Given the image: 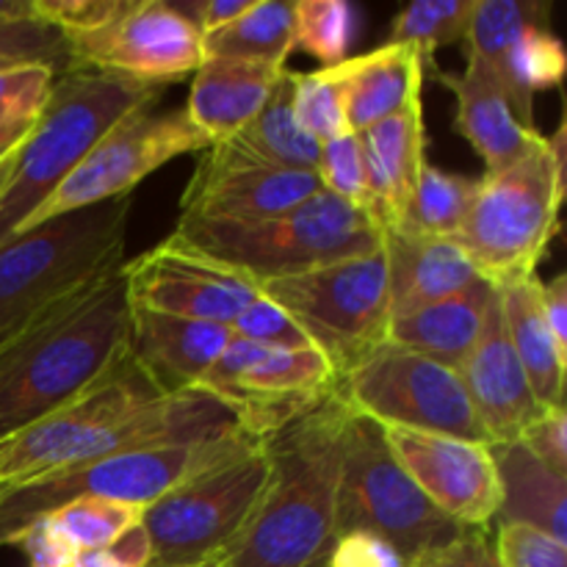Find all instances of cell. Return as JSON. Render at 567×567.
<instances>
[{
    "label": "cell",
    "mask_w": 567,
    "mask_h": 567,
    "mask_svg": "<svg viewBox=\"0 0 567 567\" xmlns=\"http://www.w3.org/2000/svg\"><path fill=\"white\" fill-rule=\"evenodd\" d=\"M125 264L78 288L0 343V443L86 391L127 352Z\"/></svg>",
    "instance_id": "obj_1"
},
{
    "label": "cell",
    "mask_w": 567,
    "mask_h": 567,
    "mask_svg": "<svg viewBox=\"0 0 567 567\" xmlns=\"http://www.w3.org/2000/svg\"><path fill=\"white\" fill-rule=\"evenodd\" d=\"M338 393L266 437L269 482L241 535L216 567H324L338 537L343 430Z\"/></svg>",
    "instance_id": "obj_2"
},
{
    "label": "cell",
    "mask_w": 567,
    "mask_h": 567,
    "mask_svg": "<svg viewBox=\"0 0 567 567\" xmlns=\"http://www.w3.org/2000/svg\"><path fill=\"white\" fill-rule=\"evenodd\" d=\"M161 86L70 70L55 78L48 105L14 155V166L0 192V247L20 236L31 216L59 192L89 150L125 116L153 109Z\"/></svg>",
    "instance_id": "obj_3"
},
{
    "label": "cell",
    "mask_w": 567,
    "mask_h": 567,
    "mask_svg": "<svg viewBox=\"0 0 567 567\" xmlns=\"http://www.w3.org/2000/svg\"><path fill=\"white\" fill-rule=\"evenodd\" d=\"M131 197L61 214L0 247V343L55 302L125 264Z\"/></svg>",
    "instance_id": "obj_4"
},
{
    "label": "cell",
    "mask_w": 567,
    "mask_h": 567,
    "mask_svg": "<svg viewBox=\"0 0 567 567\" xmlns=\"http://www.w3.org/2000/svg\"><path fill=\"white\" fill-rule=\"evenodd\" d=\"M172 236L241 271L258 286L382 249V227L374 216L324 188L271 219L249 225L181 219Z\"/></svg>",
    "instance_id": "obj_5"
},
{
    "label": "cell",
    "mask_w": 567,
    "mask_h": 567,
    "mask_svg": "<svg viewBox=\"0 0 567 567\" xmlns=\"http://www.w3.org/2000/svg\"><path fill=\"white\" fill-rule=\"evenodd\" d=\"M264 441L238 426L208 441L138 449L28 482L0 496V548L14 546L28 526L83 496L131 504L144 513L188 476L238 457Z\"/></svg>",
    "instance_id": "obj_6"
},
{
    "label": "cell",
    "mask_w": 567,
    "mask_h": 567,
    "mask_svg": "<svg viewBox=\"0 0 567 567\" xmlns=\"http://www.w3.org/2000/svg\"><path fill=\"white\" fill-rule=\"evenodd\" d=\"M567 181L557 175L546 138L518 164L480 177L474 205L454 244L482 280L502 288L535 277L537 264L559 233Z\"/></svg>",
    "instance_id": "obj_7"
},
{
    "label": "cell",
    "mask_w": 567,
    "mask_h": 567,
    "mask_svg": "<svg viewBox=\"0 0 567 567\" xmlns=\"http://www.w3.org/2000/svg\"><path fill=\"white\" fill-rule=\"evenodd\" d=\"M336 526L338 537L354 532L380 537L396 548L410 567L465 532L410 480L388 446L385 430L352 410L343 430Z\"/></svg>",
    "instance_id": "obj_8"
},
{
    "label": "cell",
    "mask_w": 567,
    "mask_h": 567,
    "mask_svg": "<svg viewBox=\"0 0 567 567\" xmlns=\"http://www.w3.org/2000/svg\"><path fill=\"white\" fill-rule=\"evenodd\" d=\"M260 293L286 310L310 347L324 354L336 380L388 341L393 313L382 249L266 280L260 282Z\"/></svg>",
    "instance_id": "obj_9"
},
{
    "label": "cell",
    "mask_w": 567,
    "mask_h": 567,
    "mask_svg": "<svg viewBox=\"0 0 567 567\" xmlns=\"http://www.w3.org/2000/svg\"><path fill=\"white\" fill-rule=\"evenodd\" d=\"M266 441L188 476L142 513L155 567L216 563L252 518L269 482Z\"/></svg>",
    "instance_id": "obj_10"
},
{
    "label": "cell",
    "mask_w": 567,
    "mask_h": 567,
    "mask_svg": "<svg viewBox=\"0 0 567 567\" xmlns=\"http://www.w3.org/2000/svg\"><path fill=\"white\" fill-rule=\"evenodd\" d=\"M164 396L169 393L161 391L131 352H125L86 391L0 443V496L89 463L94 446L109 432Z\"/></svg>",
    "instance_id": "obj_11"
},
{
    "label": "cell",
    "mask_w": 567,
    "mask_h": 567,
    "mask_svg": "<svg viewBox=\"0 0 567 567\" xmlns=\"http://www.w3.org/2000/svg\"><path fill=\"white\" fill-rule=\"evenodd\" d=\"M336 393L352 413L380 426L432 432L491 446L485 426L457 371L385 341L363 363L336 380Z\"/></svg>",
    "instance_id": "obj_12"
},
{
    "label": "cell",
    "mask_w": 567,
    "mask_h": 567,
    "mask_svg": "<svg viewBox=\"0 0 567 567\" xmlns=\"http://www.w3.org/2000/svg\"><path fill=\"white\" fill-rule=\"evenodd\" d=\"M197 388L219 399L244 432L269 437L332 396L336 371L313 347L266 349L233 336Z\"/></svg>",
    "instance_id": "obj_13"
},
{
    "label": "cell",
    "mask_w": 567,
    "mask_h": 567,
    "mask_svg": "<svg viewBox=\"0 0 567 567\" xmlns=\"http://www.w3.org/2000/svg\"><path fill=\"white\" fill-rule=\"evenodd\" d=\"M210 147L186 111L153 114L142 109L116 122L59 186V192L31 216L22 233L61 214L103 205L109 199L131 197L133 188L169 161Z\"/></svg>",
    "instance_id": "obj_14"
},
{
    "label": "cell",
    "mask_w": 567,
    "mask_h": 567,
    "mask_svg": "<svg viewBox=\"0 0 567 567\" xmlns=\"http://www.w3.org/2000/svg\"><path fill=\"white\" fill-rule=\"evenodd\" d=\"M70 70L109 72L164 86L194 75L203 64V33L181 9L161 0H136L111 25L81 37H64Z\"/></svg>",
    "instance_id": "obj_15"
},
{
    "label": "cell",
    "mask_w": 567,
    "mask_h": 567,
    "mask_svg": "<svg viewBox=\"0 0 567 567\" xmlns=\"http://www.w3.org/2000/svg\"><path fill=\"white\" fill-rule=\"evenodd\" d=\"M125 286L136 308L221 327H233L260 297L258 282L175 236L142 258L127 260Z\"/></svg>",
    "instance_id": "obj_16"
},
{
    "label": "cell",
    "mask_w": 567,
    "mask_h": 567,
    "mask_svg": "<svg viewBox=\"0 0 567 567\" xmlns=\"http://www.w3.org/2000/svg\"><path fill=\"white\" fill-rule=\"evenodd\" d=\"M321 192L316 172L275 169L230 144H210L181 197V219L205 225H249L271 219Z\"/></svg>",
    "instance_id": "obj_17"
},
{
    "label": "cell",
    "mask_w": 567,
    "mask_h": 567,
    "mask_svg": "<svg viewBox=\"0 0 567 567\" xmlns=\"http://www.w3.org/2000/svg\"><path fill=\"white\" fill-rule=\"evenodd\" d=\"M393 457L419 491L463 529H482L502 507L491 446L432 432L382 426Z\"/></svg>",
    "instance_id": "obj_18"
},
{
    "label": "cell",
    "mask_w": 567,
    "mask_h": 567,
    "mask_svg": "<svg viewBox=\"0 0 567 567\" xmlns=\"http://www.w3.org/2000/svg\"><path fill=\"white\" fill-rule=\"evenodd\" d=\"M457 377L491 437V449L518 443L526 426L546 410L537 404L524 365L509 341L498 293L487 316L485 332L474 352L457 369Z\"/></svg>",
    "instance_id": "obj_19"
},
{
    "label": "cell",
    "mask_w": 567,
    "mask_h": 567,
    "mask_svg": "<svg viewBox=\"0 0 567 567\" xmlns=\"http://www.w3.org/2000/svg\"><path fill=\"white\" fill-rule=\"evenodd\" d=\"M363 155L369 210L377 225L396 230L404 225L415 186L426 166V131L421 100L404 105L399 114L358 133Z\"/></svg>",
    "instance_id": "obj_20"
},
{
    "label": "cell",
    "mask_w": 567,
    "mask_h": 567,
    "mask_svg": "<svg viewBox=\"0 0 567 567\" xmlns=\"http://www.w3.org/2000/svg\"><path fill=\"white\" fill-rule=\"evenodd\" d=\"M233 330L131 305L127 352L164 393L192 391L214 369Z\"/></svg>",
    "instance_id": "obj_21"
},
{
    "label": "cell",
    "mask_w": 567,
    "mask_h": 567,
    "mask_svg": "<svg viewBox=\"0 0 567 567\" xmlns=\"http://www.w3.org/2000/svg\"><path fill=\"white\" fill-rule=\"evenodd\" d=\"M382 252H385L393 316L413 313L482 282L480 271L454 244V238L419 236L396 227L382 233Z\"/></svg>",
    "instance_id": "obj_22"
},
{
    "label": "cell",
    "mask_w": 567,
    "mask_h": 567,
    "mask_svg": "<svg viewBox=\"0 0 567 567\" xmlns=\"http://www.w3.org/2000/svg\"><path fill=\"white\" fill-rule=\"evenodd\" d=\"M441 81L457 100L454 125L463 133L465 142L482 155L485 172H498L518 164L520 158L535 153L546 138L515 120L502 89L474 50L465 53V70L460 75L441 72Z\"/></svg>",
    "instance_id": "obj_23"
},
{
    "label": "cell",
    "mask_w": 567,
    "mask_h": 567,
    "mask_svg": "<svg viewBox=\"0 0 567 567\" xmlns=\"http://www.w3.org/2000/svg\"><path fill=\"white\" fill-rule=\"evenodd\" d=\"M282 75L286 66L205 55L194 70L188 105L183 111L210 144L227 142L264 111Z\"/></svg>",
    "instance_id": "obj_24"
},
{
    "label": "cell",
    "mask_w": 567,
    "mask_h": 567,
    "mask_svg": "<svg viewBox=\"0 0 567 567\" xmlns=\"http://www.w3.org/2000/svg\"><path fill=\"white\" fill-rule=\"evenodd\" d=\"M496 293V286L482 280L468 291L454 293L413 313L391 316L388 341L457 371L480 343Z\"/></svg>",
    "instance_id": "obj_25"
},
{
    "label": "cell",
    "mask_w": 567,
    "mask_h": 567,
    "mask_svg": "<svg viewBox=\"0 0 567 567\" xmlns=\"http://www.w3.org/2000/svg\"><path fill=\"white\" fill-rule=\"evenodd\" d=\"M349 131L360 133L404 105L421 100L424 55L408 44H382L358 59L341 61Z\"/></svg>",
    "instance_id": "obj_26"
},
{
    "label": "cell",
    "mask_w": 567,
    "mask_h": 567,
    "mask_svg": "<svg viewBox=\"0 0 567 567\" xmlns=\"http://www.w3.org/2000/svg\"><path fill=\"white\" fill-rule=\"evenodd\" d=\"M491 454L502 485L498 524L532 526L567 543V476L543 465L520 441L493 446Z\"/></svg>",
    "instance_id": "obj_27"
},
{
    "label": "cell",
    "mask_w": 567,
    "mask_h": 567,
    "mask_svg": "<svg viewBox=\"0 0 567 567\" xmlns=\"http://www.w3.org/2000/svg\"><path fill=\"white\" fill-rule=\"evenodd\" d=\"M540 277L507 282L498 288L504 324L518 354L524 374L529 380L540 408H565V365L567 352L559 349L543 319Z\"/></svg>",
    "instance_id": "obj_28"
},
{
    "label": "cell",
    "mask_w": 567,
    "mask_h": 567,
    "mask_svg": "<svg viewBox=\"0 0 567 567\" xmlns=\"http://www.w3.org/2000/svg\"><path fill=\"white\" fill-rule=\"evenodd\" d=\"M225 144H230L233 150H238L247 158L275 166V169L316 172L321 144L299 125L297 114H293L291 70H286L280 86L275 89L264 111L241 133L227 138Z\"/></svg>",
    "instance_id": "obj_29"
},
{
    "label": "cell",
    "mask_w": 567,
    "mask_h": 567,
    "mask_svg": "<svg viewBox=\"0 0 567 567\" xmlns=\"http://www.w3.org/2000/svg\"><path fill=\"white\" fill-rule=\"evenodd\" d=\"M293 50V3L255 0L247 14L203 37V55L286 66Z\"/></svg>",
    "instance_id": "obj_30"
},
{
    "label": "cell",
    "mask_w": 567,
    "mask_h": 567,
    "mask_svg": "<svg viewBox=\"0 0 567 567\" xmlns=\"http://www.w3.org/2000/svg\"><path fill=\"white\" fill-rule=\"evenodd\" d=\"M476 188H480L476 177L426 164L402 227L410 233H419V236L454 238L468 219Z\"/></svg>",
    "instance_id": "obj_31"
},
{
    "label": "cell",
    "mask_w": 567,
    "mask_h": 567,
    "mask_svg": "<svg viewBox=\"0 0 567 567\" xmlns=\"http://www.w3.org/2000/svg\"><path fill=\"white\" fill-rule=\"evenodd\" d=\"M48 520L75 551H97L142 524V509L109 498L83 496L50 513Z\"/></svg>",
    "instance_id": "obj_32"
},
{
    "label": "cell",
    "mask_w": 567,
    "mask_h": 567,
    "mask_svg": "<svg viewBox=\"0 0 567 567\" xmlns=\"http://www.w3.org/2000/svg\"><path fill=\"white\" fill-rule=\"evenodd\" d=\"M476 0H421L399 11L385 44H408L421 55L465 42Z\"/></svg>",
    "instance_id": "obj_33"
},
{
    "label": "cell",
    "mask_w": 567,
    "mask_h": 567,
    "mask_svg": "<svg viewBox=\"0 0 567 567\" xmlns=\"http://www.w3.org/2000/svg\"><path fill=\"white\" fill-rule=\"evenodd\" d=\"M291 100L299 125L319 144L349 131L347 92L341 66H319L316 72H291Z\"/></svg>",
    "instance_id": "obj_34"
},
{
    "label": "cell",
    "mask_w": 567,
    "mask_h": 567,
    "mask_svg": "<svg viewBox=\"0 0 567 567\" xmlns=\"http://www.w3.org/2000/svg\"><path fill=\"white\" fill-rule=\"evenodd\" d=\"M358 31V14L343 0H297L293 3V50H305L319 64L347 61Z\"/></svg>",
    "instance_id": "obj_35"
},
{
    "label": "cell",
    "mask_w": 567,
    "mask_h": 567,
    "mask_svg": "<svg viewBox=\"0 0 567 567\" xmlns=\"http://www.w3.org/2000/svg\"><path fill=\"white\" fill-rule=\"evenodd\" d=\"M316 177H319L324 192L336 194V197L347 199V203L358 205L365 214H371L358 133H343V136L330 138V142L321 144Z\"/></svg>",
    "instance_id": "obj_36"
},
{
    "label": "cell",
    "mask_w": 567,
    "mask_h": 567,
    "mask_svg": "<svg viewBox=\"0 0 567 567\" xmlns=\"http://www.w3.org/2000/svg\"><path fill=\"white\" fill-rule=\"evenodd\" d=\"M55 78L59 75L44 64H28L0 72V125L37 122L48 105Z\"/></svg>",
    "instance_id": "obj_37"
},
{
    "label": "cell",
    "mask_w": 567,
    "mask_h": 567,
    "mask_svg": "<svg viewBox=\"0 0 567 567\" xmlns=\"http://www.w3.org/2000/svg\"><path fill=\"white\" fill-rule=\"evenodd\" d=\"M136 6V0H33L37 20L61 37H81L111 25Z\"/></svg>",
    "instance_id": "obj_38"
},
{
    "label": "cell",
    "mask_w": 567,
    "mask_h": 567,
    "mask_svg": "<svg viewBox=\"0 0 567 567\" xmlns=\"http://www.w3.org/2000/svg\"><path fill=\"white\" fill-rule=\"evenodd\" d=\"M493 554L502 567H567V543L520 524H498Z\"/></svg>",
    "instance_id": "obj_39"
},
{
    "label": "cell",
    "mask_w": 567,
    "mask_h": 567,
    "mask_svg": "<svg viewBox=\"0 0 567 567\" xmlns=\"http://www.w3.org/2000/svg\"><path fill=\"white\" fill-rule=\"evenodd\" d=\"M233 336L247 338L266 349H308L310 341L305 332L288 319L286 310L277 308L271 299L260 293L236 321H233Z\"/></svg>",
    "instance_id": "obj_40"
},
{
    "label": "cell",
    "mask_w": 567,
    "mask_h": 567,
    "mask_svg": "<svg viewBox=\"0 0 567 567\" xmlns=\"http://www.w3.org/2000/svg\"><path fill=\"white\" fill-rule=\"evenodd\" d=\"M520 443L557 474L567 476V413L565 408H546L520 435Z\"/></svg>",
    "instance_id": "obj_41"
},
{
    "label": "cell",
    "mask_w": 567,
    "mask_h": 567,
    "mask_svg": "<svg viewBox=\"0 0 567 567\" xmlns=\"http://www.w3.org/2000/svg\"><path fill=\"white\" fill-rule=\"evenodd\" d=\"M324 567H410L408 559L374 535H341L332 543Z\"/></svg>",
    "instance_id": "obj_42"
},
{
    "label": "cell",
    "mask_w": 567,
    "mask_h": 567,
    "mask_svg": "<svg viewBox=\"0 0 567 567\" xmlns=\"http://www.w3.org/2000/svg\"><path fill=\"white\" fill-rule=\"evenodd\" d=\"M14 546L22 548L28 567H72L75 563V548L55 532L48 518H39L37 524L28 526Z\"/></svg>",
    "instance_id": "obj_43"
},
{
    "label": "cell",
    "mask_w": 567,
    "mask_h": 567,
    "mask_svg": "<svg viewBox=\"0 0 567 567\" xmlns=\"http://www.w3.org/2000/svg\"><path fill=\"white\" fill-rule=\"evenodd\" d=\"M413 567H502L482 529H465L449 546L430 551Z\"/></svg>",
    "instance_id": "obj_44"
},
{
    "label": "cell",
    "mask_w": 567,
    "mask_h": 567,
    "mask_svg": "<svg viewBox=\"0 0 567 567\" xmlns=\"http://www.w3.org/2000/svg\"><path fill=\"white\" fill-rule=\"evenodd\" d=\"M252 3L255 0H205V3L194 6L192 11H183V14L197 25L203 37H208V33L219 31V28L230 25L238 17L247 14Z\"/></svg>",
    "instance_id": "obj_45"
},
{
    "label": "cell",
    "mask_w": 567,
    "mask_h": 567,
    "mask_svg": "<svg viewBox=\"0 0 567 567\" xmlns=\"http://www.w3.org/2000/svg\"><path fill=\"white\" fill-rule=\"evenodd\" d=\"M540 308L548 330L559 349L567 352V277L557 275L554 280L540 282Z\"/></svg>",
    "instance_id": "obj_46"
},
{
    "label": "cell",
    "mask_w": 567,
    "mask_h": 567,
    "mask_svg": "<svg viewBox=\"0 0 567 567\" xmlns=\"http://www.w3.org/2000/svg\"><path fill=\"white\" fill-rule=\"evenodd\" d=\"M37 20L33 0H0V31Z\"/></svg>",
    "instance_id": "obj_47"
},
{
    "label": "cell",
    "mask_w": 567,
    "mask_h": 567,
    "mask_svg": "<svg viewBox=\"0 0 567 567\" xmlns=\"http://www.w3.org/2000/svg\"><path fill=\"white\" fill-rule=\"evenodd\" d=\"M72 567H127L125 559L120 557V551L111 543L109 548H97V551H78Z\"/></svg>",
    "instance_id": "obj_48"
},
{
    "label": "cell",
    "mask_w": 567,
    "mask_h": 567,
    "mask_svg": "<svg viewBox=\"0 0 567 567\" xmlns=\"http://www.w3.org/2000/svg\"><path fill=\"white\" fill-rule=\"evenodd\" d=\"M33 125H37V122H22V125H0V153L11 150L14 144H20L22 138L31 133Z\"/></svg>",
    "instance_id": "obj_49"
},
{
    "label": "cell",
    "mask_w": 567,
    "mask_h": 567,
    "mask_svg": "<svg viewBox=\"0 0 567 567\" xmlns=\"http://www.w3.org/2000/svg\"><path fill=\"white\" fill-rule=\"evenodd\" d=\"M22 142H25V138H22ZM22 142H20V144H22ZM20 144H17V147H11L9 153H6L3 158H0V192H3L6 181H9L11 166H14V155H17V150H20Z\"/></svg>",
    "instance_id": "obj_50"
},
{
    "label": "cell",
    "mask_w": 567,
    "mask_h": 567,
    "mask_svg": "<svg viewBox=\"0 0 567 567\" xmlns=\"http://www.w3.org/2000/svg\"><path fill=\"white\" fill-rule=\"evenodd\" d=\"M17 66H28V64H25V61H17V59H11V55L0 53V72L17 70Z\"/></svg>",
    "instance_id": "obj_51"
},
{
    "label": "cell",
    "mask_w": 567,
    "mask_h": 567,
    "mask_svg": "<svg viewBox=\"0 0 567 567\" xmlns=\"http://www.w3.org/2000/svg\"><path fill=\"white\" fill-rule=\"evenodd\" d=\"M199 567H216V563H208V565H199Z\"/></svg>",
    "instance_id": "obj_52"
},
{
    "label": "cell",
    "mask_w": 567,
    "mask_h": 567,
    "mask_svg": "<svg viewBox=\"0 0 567 567\" xmlns=\"http://www.w3.org/2000/svg\"><path fill=\"white\" fill-rule=\"evenodd\" d=\"M14 147H17V144H14ZM6 153H9V150H6ZM6 153H0V158H3V155H6Z\"/></svg>",
    "instance_id": "obj_53"
},
{
    "label": "cell",
    "mask_w": 567,
    "mask_h": 567,
    "mask_svg": "<svg viewBox=\"0 0 567 567\" xmlns=\"http://www.w3.org/2000/svg\"><path fill=\"white\" fill-rule=\"evenodd\" d=\"M147 567H155V565H147Z\"/></svg>",
    "instance_id": "obj_54"
}]
</instances>
